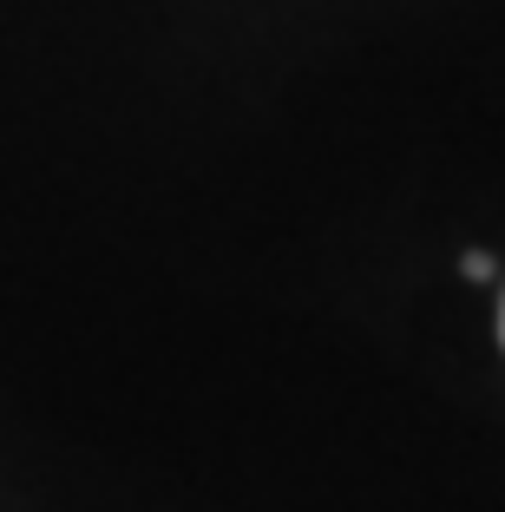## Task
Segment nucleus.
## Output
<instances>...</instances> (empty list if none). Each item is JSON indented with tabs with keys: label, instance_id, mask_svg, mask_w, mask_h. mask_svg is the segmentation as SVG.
<instances>
[{
	"label": "nucleus",
	"instance_id": "obj_1",
	"mask_svg": "<svg viewBox=\"0 0 505 512\" xmlns=\"http://www.w3.org/2000/svg\"><path fill=\"white\" fill-rule=\"evenodd\" d=\"M460 270H466V276H473V283H486V276H492V263H486V250H466V263H460Z\"/></svg>",
	"mask_w": 505,
	"mask_h": 512
},
{
	"label": "nucleus",
	"instance_id": "obj_2",
	"mask_svg": "<svg viewBox=\"0 0 505 512\" xmlns=\"http://www.w3.org/2000/svg\"><path fill=\"white\" fill-rule=\"evenodd\" d=\"M499 342H505V296H499Z\"/></svg>",
	"mask_w": 505,
	"mask_h": 512
}]
</instances>
